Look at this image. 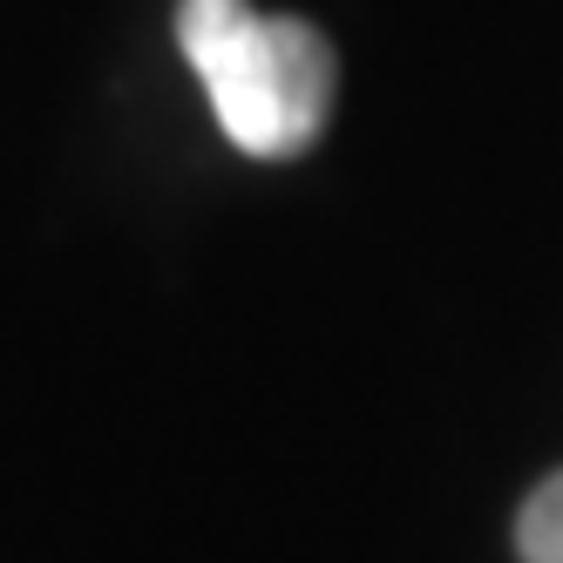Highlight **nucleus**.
Here are the masks:
<instances>
[{"instance_id":"2","label":"nucleus","mask_w":563,"mask_h":563,"mask_svg":"<svg viewBox=\"0 0 563 563\" xmlns=\"http://www.w3.org/2000/svg\"><path fill=\"white\" fill-rule=\"evenodd\" d=\"M516 556L522 563H563V468L543 475L516 516Z\"/></svg>"},{"instance_id":"1","label":"nucleus","mask_w":563,"mask_h":563,"mask_svg":"<svg viewBox=\"0 0 563 563\" xmlns=\"http://www.w3.org/2000/svg\"><path fill=\"white\" fill-rule=\"evenodd\" d=\"M184 62L211 96V115L245 156H299L333 115V48L292 14L245 0H184Z\"/></svg>"}]
</instances>
